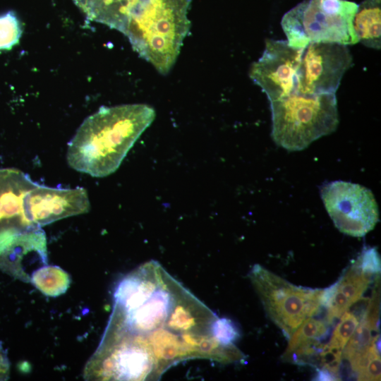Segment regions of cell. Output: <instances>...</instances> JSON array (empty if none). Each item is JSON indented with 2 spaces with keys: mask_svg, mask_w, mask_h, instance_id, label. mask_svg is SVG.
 Masks as SVG:
<instances>
[{
  "mask_svg": "<svg viewBox=\"0 0 381 381\" xmlns=\"http://www.w3.org/2000/svg\"><path fill=\"white\" fill-rule=\"evenodd\" d=\"M155 118L154 109L144 104L100 107L83 121L69 142L68 164L94 177L114 173Z\"/></svg>",
  "mask_w": 381,
  "mask_h": 381,
  "instance_id": "7a4b0ae2",
  "label": "cell"
},
{
  "mask_svg": "<svg viewBox=\"0 0 381 381\" xmlns=\"http://www.w3.org/2000/svg\"><path fill=\"white\" fill-rule=\"evenodd\" d=\"M352 56L346 45L313 42L303 49L295 92L303 95L335 94Z\"/></svg>",
  "mask_w": 381,
  "mask_h": 381,
  "instance_id": "ba28073f",
  "label": "cell"
},
{
  "mask_svg": "<svg viewBox=\"0 0 381 381\" xmlns=\"http://www.w3.org/2000/svg\"><path fill=\"white\" fill-rule=\"evenodd\" d=\"M22 32L20 22L14 12L0 15V51L10 50L18 44Z\"/></svg>",
  "mask_w": 381,
  "mask_h": 381,
  "instance_id": "ffe728a7",
  "label": "cell"
},
{
  "mask_svg": "<svg viewBox=\"0 0 381 381\" xmlns=\"http://www.w3.org/2000/svg\"><path fill=\"white\" fill-rule=\"evenodd\" d=\"M303 49L293 47L285 40H266L262 54L252 64L249 76L270 102L295 92L296 74Z\"/></svg>",
  "mask_w": 381,
  "mask_h": 381,
  "instance_id": "9c48e42d",
  "label": "cell"
},
{
  "mask_svg": "<svg viewBox=\"0 0 381 381\" xmlns=\"http://www.w3.org/2000/svg\"><path fill=\"white\" fill-rule=\"evenodd\" d=\"M10 362L7 352L0 342V380H6L9 377Z\"/></svg>",
  "mask_w": 381,
  "mask_h": 381,
  "instance_id": "cb8c5ba5",
  "label": "cell"
},
{
  "mask_svg": "<svg viewBox=\"0 0 381 381\" xmlns=\"http://www.w3.org/2000/svg\"><path fill=\"white\" fill-rule=\"evenodd\" d=\"M30 282L43 294L56 297L69 288V274L59 266L44 265L32 274Z\"/></svg>",
  "mask_w": 381,
  "mask_h": 381,
  "instance_id": "9a60e30c",
  "label": "cell"
},
{
  "mask_svg": "<svg viewBox=\"0 0 381 381\" xmlns=\"http://www.w3.org/2000/svg\"><path fill=\"white\" fill-rule=\"evenodd\" d=\"M270 102L271 136L277 145L289 151L302 150L337 128L335 94L303 95L294 92Z\"/></svg>",
  "mask_w": 381,
  "mask_h": 381,
  "instance_id": "277c9868",
  "label": "cell"
},
{
  "mask_svg": "<svg viewBox=\"0 0 381 381\" xmlns=\"http://www.w3.org/2000/svg\"><path fill=\"white\" fill-rule=\"evenodd\" d=\"M358 5L348 0H303L282 18L288 44L304 49L313 42L358 43L353 27Z\"/></svg>",
  "mask_w": 381,
  "mask_h": 381,
  "instance_id": "5b68a950",
  "label": "cell"
},
{
  "mask_svg": "<svg viewBox=\"0 0 381 381\" xmlns=\"http://www.w3.org/2000/svg\"><path fill=\"white\" fill-rule=\"evenodd\" d=\"M214 334L218 341L223 345L234 344L240 337V332L236 325L225 318L217 319L214 325Z\"/></svg>",
  "mask_w": 381,
  "mask_h": 381,
  "instance_id": "7402d4cb",
  "label": "cell"
},
{
  "mask_svg": "<svg viewBox=\"0 0 381 381\" xmlns=\"http://www.w3.org/2000/svg\"><path fill=\"white\" fill-rule=\"evenodd\" d=\"M35 183L20 170L0 169V231L35 226L25 215L24 198Z\"/></svg>",
  "mask_w": 381,
  "mask_h": 381,
  "instance_id": "7c38bea8",
  "label": "cell"
},
{
  "mask_svg": "<svg viewBox=\"0 0 381 381\" xmlns=\"http://www.w3.org/2000/svg\"><path fill=\"white\" fill-rule=\"evenodd\" d=\"M329 325L324 320L313 317L307 318L288 339L286 351H289L301 343L314 339L324 338Z\"/></svg>",
  "mask_w": 381,
  "mask_h": 381,
  "instance_id": "ac0fdd59",
  "label": "cell"
},
{
  "mask_svg": "<svg viewBox=\"0 0 381 381\" xmlns=\"http://www.w3.org/2000/svg\"><path fill=\"white\" fill-rule=\"evenodd\" d=\"M87 18L123 32L140 0H73Z\"/></svg>",
  "mask_w": 381,
  "mask_h": 381,
  "instance_id": "4fadbf2b",
  "label": "cell"
},
{
  "mask_svg": "<svg viewBox=\"0 0 381 381\" xmlns=\"http://www.w3.org/2000/svg\"><path fill=\"white\" fill-rule=\"evenodd\" d=\"M334 284L351 306L361 299L370 285L363 278L354 261Z\"/></svg>",
  "mask_w": 381,
  "mask_h": 381,
  "instance_id": "e0dca14e",
  "label": "cell"
},
{
  "mask_svg": "<svg viewBox=\"0 0 381 381\" xmlns=\"http://www.w3.org/2000/svg\"><path fill=\"white\" fill-rule=\"evenodd\" d=\"M190 0H140L122 32L161 74L171 70L190 31Z\"/></svg>",
  "mask_w": 381,
  "mask_h": 381,
  "instance_id": "3957f363",
  "label": "cell"
},
{
  "mask_svg": "<svg viewBox=\"0 0 381 381\" xmlns=\"http://www.w3.org/2000/svg\"><path fill=\"white\" fill-rule=\"evenodd\" d=\"M314 380H340L341 378L332 371L325 368H317Z\"/></svg>",
  "mask_w": 381,
  "mask_h": 381,
  "instance_id": "d4e9b609",
  "label": "cell"
},
{
  "mask_svg": "<svg viewBox=\"0 0 381 381\" xmlns=\"http://www.w3.org/2000/svg\"><path fill=\"white\" fill-rule=\"evenodd\" d=\"M90 204L85 189L52 188L35 183L24 198V212L33 225L42 226L55 221L86 213Z\"/></svg>",
  "mask_w": 381,
  "mask_h": 381,
  "instance_id": "8fae6325",
  "label": "cell"
},
{
  "mask_svg": "<svg viewBox=\"0 0 381 381\" xmlns=\"http://www.w3.org/2000/svg\"><path fill=\"white\" fill-rule=\"evenodd\" d=\"M381 0H364L358 5L353 27L358 41L369 48L381 47Z\"/></svg>",
  "mask_w": 381,
  "mask_h": 381,
  "instance_id": "5bb4252c",
  "label": "cell"
},
{
  "mask_svg": "<svg viewBox=\"0 0 381 381\" xmlns=\"http://www.w3.org/2000/svg\"><path fill=\"white\" fill-rule=\"evenodd\" d=\"M321 198L335 226L342 233L364 236L379 220L373 193L359 184L335 181L323 184Z\"/></svg>",
  "mask_w": 381,
  "mask_h": 381,
  "instance_id": "52a82bcc",
  "label": "cell"
},
{
  "mask_svg": "<svg viewBox=\"0 0 381 381\" xmlns=\"http://www.w3.org/2000/svg\"><path fill=\"white\" fill-rule=\"evenodd\" d=\"M378 331V322L363 315L353 334L342 351V358L346 361L365 352L372 344L373 332Z\"/></svg>",
  "mask_w": 381,
  "mask_h": 381,
  "instance_id": "2e32d148",
  "label": "cell"
},
{
  "mask_svg": "<svg viewBox=\"0 0 381 381\" xmlns=\"http://www.w3.org/2000/svg\"><path fill=\"white\" fill-rule=\"evenodd\" d=\"M249 278L267 315L287 339L322 308L323 289L296 286L260 265L253 267Z\"/></svg>",
  "mask_w": 381,
  "mask_h": 381,
  "instance_id": "8992f818",
  "label": "cell"
},
{
  "mask_svg": "<svg viewBox=\"0 0 381 381\" xmlns=\"http://www.w3.org/2000/svg\"><path fill=\"white\" fill-rule=\"evenodd\" d=\"M47 262V241L40 226L10 227L0 231L1 270L30 282L32 273Z\"/></svg>",
  "mask_w": 381,
  "mask_h": 381,
  "instance_id": "30bf717a",
  "label": "cell"
},
{
  "mask_svg": "<svg viewBox=\"0 0 381 381\" xmlns=\"http://www.w3.org/2000/svg\"><path fill=\"white\" fill-rule=\"evenodd\" d=\"M381 374L380 356L374 357L369 363L359 380H380Z\"/></svg>",
  "mask_w": 381,
  "mask_h": 381,
  "instance_id": "603a6c76",
  "label": "cell"
},
{
  "mask_svg": "<svg viewBox=\"0 0 381 381\" xmlns=\"http://www.w3.org/2000/svg\"><path fill=\"white\" fill-rule=\"evenodd\" d=\"M218 318L202 301L150 260L123 277L98 348L84 377L95 380H157L189 359L242 363L234 345L214 334Z\"/></svg>",
  "mask_w": 381,
  "mask_h": 381,
  "instance_id": "6da1fadb",
  "label": "cell"
},
{
  "mask_svg": "<svg viewBox=\"0 0 381 381\" xmlns=\"http://www.w3.org/2000/svg\"><path fill=\"white\" fill-rule=\"evenodd\" d=\"M363 278L371 284L380 279V257L376 248L364 247L361 253L353 260Z\"/></svg>",
  "mask_w": 381,
  "mask_h": 381,
  "instance_id": "44dd1931",
  "label": "cell"
},
{
  "mask_svg": "<svg viewBox=\"0 0 381 381\" xmlns=\"http://www.w3.org/2000/svg\"><path fill=\"white\" fill-rule=\"evenodd\" d=\"M361 319V316L357 315L356 312L349 310L344 312L334 327L327 345L332 349L342 351L358 325Z\"/></svg>",
  "mask_w": 381,
  "mask_h": 381,
  "instance_id": "d6986e66",
  "label": "cell"
}]
</instances>
